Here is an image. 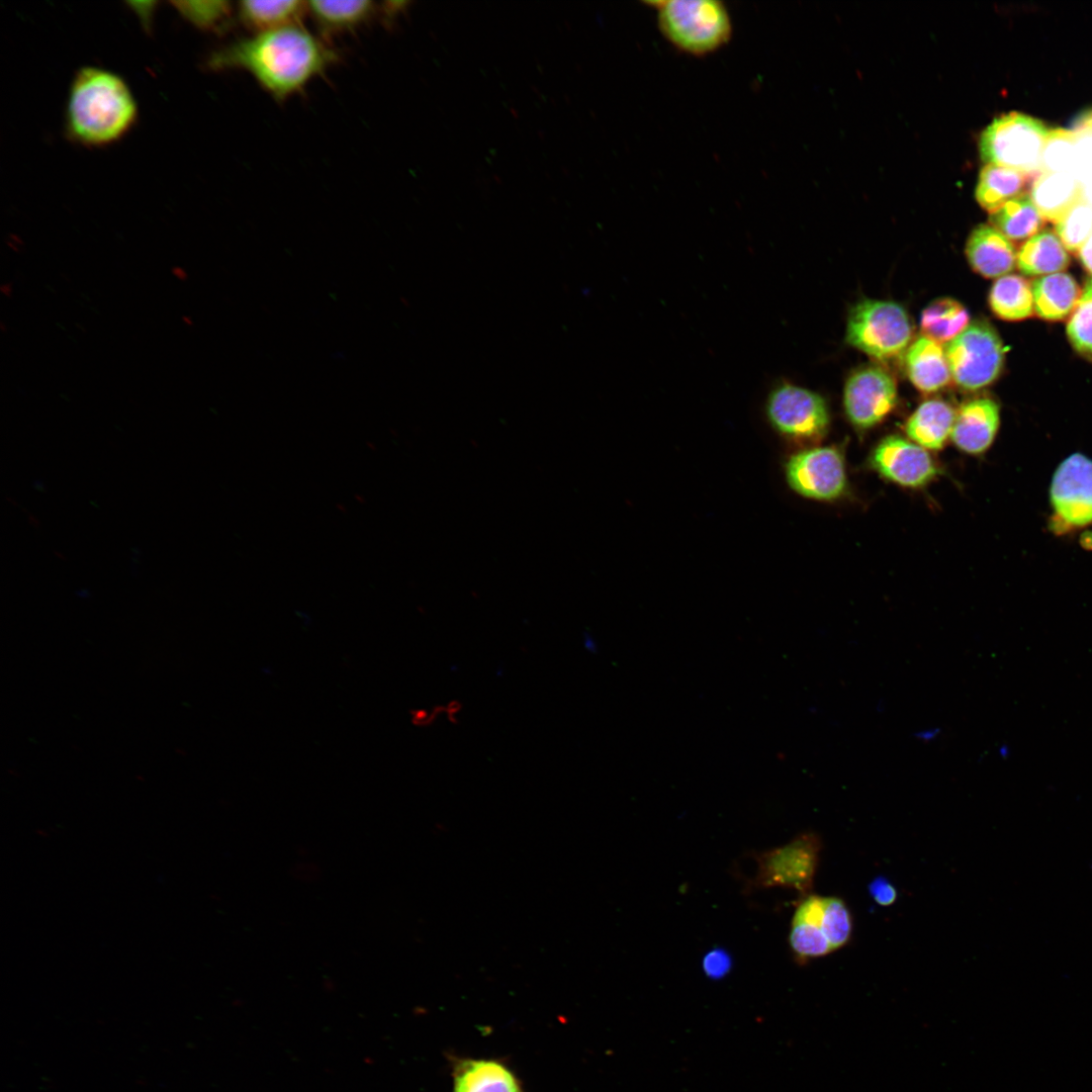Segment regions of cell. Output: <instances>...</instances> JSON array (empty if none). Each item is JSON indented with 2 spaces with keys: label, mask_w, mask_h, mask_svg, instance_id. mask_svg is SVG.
I'll use <instances>...</instances> for the list:
<instances>
[{
  "label": "cell",
  "mask_w": 1092,
  "mask_h": 1092,
  "mask_svg": "<svg viewBox=\"0 0 1092 1092\" xmlns=\"http://www.w3.org/2000/svg\"><path fill=\"white\" fill-rule=\"evenodd\" d=\"M338 61L337 53L321 35L302 24L256 32L211 53V71L249 73L276 101L300 93Z\"/></svg>",
  "instance_id": "1"
},
{
  "label": "cell",
  "mask_w": 1092,
  "mask_h": 1092,
  "mask_svg": "<svg viewBox=\"0 0 1092 1092\" xmlns=\"http://www.w3.org/2000/svg\"><path fill=\"white\" fill-rule=\"evenodd\" d=\"M138 117L135 99L117 74L83 67L74 76L66 107V130L75 143L103 147L123 138Z\"/></svg>",
  "instance_id": "2"
},
{
  "label": "cell",
  "mask_w": 1092,
  "mask_h": 1092,
  "mask_svg": "<svg viewBox=\"0 0 1092 1092\" xmlns=\"http://www.w3.org/2000/svg\"><path fill=\"white\" fill-rule=\"evenodd\" d=\"M663 36L676 49L705 56L731 37L732 21L725 4L717 0H668L653 2Z\"/></svg>",
  "instance_id": "3"
},
{
  "label": "cell",
  "mask_w": 1092,
  "mask_h": 1092,
  "mask_svg": "<svg viewBox=\"0 0 1092 1092\" xmlns=\"http://www.w3.org/2000/svg\"><path fill=\"white\" fill-rule=\"evenodd\" d=\"M1049 128L1038 119L1020 112L996 117L981 133L979 150L986 164L1035 174L1050 139Z\"/></svg>",
  "instance_id": "4"
},
{
  "label": "cell",
  "mask_w": 1092,
  "mask_h": 1092,
  "mask_svg": "<svg viewBox=\"0 0 1092 1092\" xmlns=\"http://www.w3.org/2000/svg\"><path fill=\"white\" fill-rule=\"evenodd\" d=\"M764 412L776 433L796 445H815L829 430L830 416L824 398L787 381L779 382L770 389Z\"/></svg>",
  "instance_id": "5"
},
{
  "label": "cell",
  "mask_w": 1092,
  "mask_h": 1092,
  "mask_svg": "<svg viewBox=\"0 0 1092 1092\" xmlns=\"http://www.w3.org/2000/svg\"><path fill=\"white\" fill-rule=\"evenodd\" d=\"M911 336L908 314L896 302L862 300L850 310L846 341L871 357L889 360L899 356Z\"/></svg>",
  "instance_id": "6"
},
{
  "label": "cell",
  "mask_w": 1092,
  "mask_h": 1092,
  "mask_svg": "<svg viewBox=\"0 0 1092 1092\" xmlns=\"http://www.w3.org/2000/svg\"><path fill=\"white\" fill-rule=\"evenodd\" d=\"M945 354L951 378L962 388L978 390L991 384L1004 363L1002 341L987 322L976 321L947 343Z\"/></svg>",
  "instance_id": "7"
},
{
  "label": "cell",
  "mask_w": 1092,
  "mask_h": 1092,
  "mask_svg": "<svg viewBox=\"0 0 1092 1092\" xmlns=\"http://www.w3.org/2000/svg\"><path fill=\"white\" fill-rule=\"evenodd\" d=\"M1052 529L1074 532L1092 525V459L1073 453L1056 468L1050 485Z\"/></svg>",
  "instance_id": "8"
},
{
  "label": "cell",
  "mask_w": 1092,
  "mask_h": 1092,
  "mask_svg": "<svg viewBox=\"0 0 1092 1092\" xmlns=\"http://www.w3.org/2000/svg\"><path fill=\"white\" fill-rule=\"evenodd\" d=\"M784 470L790 488L808 499L833 502L847 490L845 460L835 446L805 447L786 460Z\"/></svg>",
  "instance_id": "9"
},
{
  "label": "cell",
  "mask_w": 1092,
  "mask_h": 1092,
  "mask_svg": "<svg viewBox=\"0 0 1092 1092\" xmlns=\"http://www.w3.org/2000/svg\"><path fill=\"white\" fill-rule=\"evenodd\" d=\"M897 385L880 367H866L850 375L843 391V406L850 424L859 431L870 430L894 410Z\"/></svg>",
  "instance_id": "10"
},
{
  "label": "cell",
  "mask_w": 1092,
  "mask_h": 1092,
  "mask_svg": "<svg viewBox=\"0 0 1092 1092\" xmlns=\"http://www.w3.org/2000/svg\"><path fill=\"white\" fill-rule=\"evenodd\" d=\"M871 467L886 480L906 488H922L939 473L929 451L899 435L880 440L870 455Z\"/></svg>",
  "instance_id": "11"
},
{
  "label": "cell",
  "mask_w": 1092,
  "mask_h": 1092,
  "mask_svg": "<svg viewBox=\"0 0 1092 1092\" xmlns=\"http://www.w3.org/2000/svg\"><path fill=\"white\" fill-rule=\"evenodd\" d=\"M819 849L820 842L816 835L799 836L763 857L761 881L766 885H783L807 891L813 881Z\"/></svg>",
  "instance_id": "12"
},
{
  "label": "cell",
  "mask_w": 1092,
  "mask_h": 1092,
  "mask_svg": "<svg viewBox=\"0 0 1092 1092\" xmlns=\"http://www.w3.org/2000/svg\"><path fill=\"white\" fill-rule=\"evenodd\" d=\"M1000 427V407L989 397L964 402L956 413L950 439L969 455H981L993 445Z\"/></svg>",
  "instance_id": "13"
},
{
  "label": "cell",
  "mask_w": 1092,
  "mask_h": 1092,
  "mask_svg": "<svg viewBox=\"0 0 1092 1092\" xmlns=\"http://www.w3.org/2000/svg\"><path fill=\"white\" fill-rule=\"evenodd\" d=\"M385 16L384 5L369 0H313L307 2V15L321 36L330 37L354 31L379 14Z\"/></svg>",
  "instance_id": "14"
},
{
  "label": "cell",
  "mask_w": 1092,
  "mask_h": 1092,
  "mask_svg": "<svg viewBox=\"0 0 1092 1092\" xmlns=\"http://www.w3.org/2000/svg\"><path fill=\"white\" fill-rule=\"evenodd\" d=\"M1016 254L1011 241L989 224L974 229L966 246L971 267L987 278L1007 275L1016 264Z\"/></svg>",
  "instance_id": "15"
},
{
  "label": "cell",
  "mask_w": 1092,
  "mask_h": 1092,
  "mask_svg": "<svg viewBox=\"0 0 1092 1092\" xmlns=\"http://www.w3.org/2000/svg\"><path fill=\"white\" fill-rule=\"evenodd\" d=\"M907 375L921 392L931 393L943 388L951 374L945 350L941 344L924 336L908 348L905 358Z\"/></svg>",
  "instance_id": "16"
},
{
  "label": "cell",
  "mask_w": 1092,
  "mask_h": 1092,
  "mask_svg": "<svg viewBox=\"0 0 1092 1092\" xmlns=\"http://www.w3.org/2000/svg\"><path fill=\"white\" fill-rule=\"evenodd\" d=\"M956 413L943 400L923 401L906 421L905 433L908 439L928 451L940 450L950 438Z\"/></svg>",
  "instance_id": "17"
},
{
  "label": "cell",
  "mask_w": 1092,
  "mask_h": 1092,
  "mask_svg": "<svg viewBox=\"0 0 1092 1092\" xmlns=\"http://www.w3.org/2000/svg\"><path fill=\"white\" fill-rule=\"evenodd\" d=\"M237 15L252 33L301 24L307 15V1L247 0L238 3Z\"/></svg>",
  "instance_id": "18"
},
{
  "label": "cell",
  "mask_w": 1092,
  "mask_h": 1092,
  "mask_svg": "<svg viewBox=\"0 0 1092 1092\" xmlns=\"http://www.w3.org/2000/svg\"><path fill=\"white\" fill-rule=\"evenodd\" d=\"M1031 290L1034 312L1050 322L1062 321L1071 314L1081 295L1077 281L1065 272L1033 280Z\"/></svg>",
  "instance_id": "19"
},
{
  "label": "cell",
  "mask_w": 1092,
  "mask_h": 1092,
  "mask_svg": "<svg viewBox=\"0 0 1092 1092\" xmlns=\"http://www.w3.org/2000/svg\"><path fill=\"white\" fill-rule=\"evenodd\" d=\"M453 1092H524L518 1079L494 1060H463L454 1071Z\"/></svg>",
  "instance_id": "20"
},
{
  "label": "cell",
  "mask_w": 1092,
  "mask_h": 1092,
  "mask_svg": "<svg viewBox=\"0 0 1092 1092\" xmlns=\"http://www.w3.org/2000/svg\"><path fill=\"white\" fill-rule=\"evenodd\" d=\"M822 897H807L797 908L790 932V944L794 953L807 960L826 956L832 951L823 932Z\"/></svg>",
  "instance_id": "21"
},
{
  "label": "cell",
  "mask_w": 1092,
  "mask_h": 1092,
  "mask_svg": "<svg viewBox=\"0 0 1092 1092\" xmlns=\"http://www.w3.org/2000/svg\"><path fill=\"white\" fill-rule=\"evenodd\" d=\"M1070 263L1066 248L1056 234L1041 231L1029 238L1016 254V265L1024 275L1062 272Z\"/></svg>",
  "instance_id": "22"
},
{
  "label": "cell",
  "mask_w": 1092,
  "mask_h": 1092,
  "mask_svg": "<svg viewBox=\"0 0 1092 1092\" xmlns=\"http://www.w3.org/2000/svg\"><path fill=\"white\" fill-rule=\"evenodd\" d=\"M1035 174L986 164L979 175L975 195L978 203L991 213L1008 200L1025 193L1023 190Z\"/></svg>",
  "instance_id": "23"
},
{
  "label": "cell",
  "mask_w": 1092,
  "mask_h": 1092,
  "mask_svg": "<svg viewBox=\"0 0 1092 1092\" xmlns=\"http://www.w3.org/2000/svg\"><path fill=\"white\" fill-rule=\"evenodd\" d=\"M989 305L1001 320L1015 322L1027 318L1034 310L1031 284L1016 274L999 277L990 289Z\"/></svg>",
  "instance_id": "24"
},
{
  "label": "cell",
  "mask_w": 1092,
  "mask_h": 1092,
  "mask_svg": "<svg viewBox=\"0 0 1092 1092\" xmlns=\"http://www.w3.org/2000/svg\"><path fill=\"white\" fill-rule=\"evenodd\" d=\"M992 226L1009 240H1023L1039 233L1044 218L1027 193L1004 203L990 214Z\"/></svg>",
  "instance_id": "25"
},
{
  "label": "cell",
  "mask_w": 1092,
  "mask_h": 1092,
  "mask_svg": "<svg viewBox=\"0 0 1092 1092\" xmlns=\"http://www.w3.org/2000/svg\"><path fill=\"white\" fill-rule=\"evenodd\" d=\"M1082 197L1076 180L1060 173L1037 177L1031 191V199L1042 217L1055 222Z\"/></svg>",
  "instance_id": "26"
},
{
  "label": "cell",
  "mask_w": 1092,
  "mask_h": 1092,
  "mask_svg": "<svg viewBox=\"0 0 1092 1092\" xmlns=\"http://www.w3.org/2000/svg\"><path fill=\"white\" fill-rule=\"evenodd\" d=\"M970 325L967 308L958 300L944 297L930 302L921 313L923 336L938 344L948 343Z\"/></svg>",
  "instance_id": "27"
},
{
  "label": "cell",
  "mask_w": 1092,
  "mask_h": 1092,
  "mask_svg": "<svg viewBox=\"0 0 1092 1092\" xmlns=\"http://www.w3.org/2000/svg\"><path fill=\"white\" fill-rule=\"evenodd\" d=\"M1055 230L1066 250L1078 253L1092 234V204L1080 198L1056 221Z\"/></svg>",
  "instance_id": "28"
},
{
  "label": "cell",
  "mask_w": 1092,
  "mask_h": 1092,
  "mask_svg": "<svg viewBox=\"0 0 1092 1092\" xmlns=\"http://www.w3.org/2000/svg\"><path fill=\"white\" fill-rule=\"evenodd\" d=\"M1067 335L1073 348L1092 360V276L1086 279L1080 298L1070 316Z\"/></svg>",
  "instance_id": "29"
},
{
  "label": "cell",
  "mask_w": 1092,
  "mask_h": 1092,
  "mask_svg": "<svg viewBox=\"0 0 1092 1092\" xmlns=\"http://www.w3.org/2000/svg\"><path fill=\"white\" fill-rule=\"evenodd\" d=\"M174 5L193 25L213 32L224 30L235 11L228 1L174 2Z\"/></svg>",
  "instance_id": "30"
},
{
  "label": "cell",
  "mask_w": 1092,
  "mask_h": 1092,
  "mask_svg": "<svg viewBox=\"0 0 1092 1092\" xmlns=\"http://www.w3.org/2000/svg\"><path fill=\"white\" fill-rule=\"evenodd\" d=\"M822 929L832 951L845 945L852 932L850 912L838 897H822Z\"/></svg>",
  "instance_id": "31"
},
{
  "label": "cell",
  "mask_w": 1092,
  "mask_h": 1092,
  "mask_svg": "<svg viewBox=\"0 0 1092 1092\" xmlns=\"http://www.w3.org/2000/svg\"><path fill=\"white\" fill-rule=\"evenodd\" d=\"M730 966V957L721 948L711 950L703 961L704 971L711 978L723 977L729 971Z\"/></svg>",
  "instance_id": "32"
},
{
  "label": "cell",
  "mask_w": 1092,
  "mask_h": 1092,
  "mask_svg": "<svg viewBox=\"0 0 1092 1092\" xmlns=\"http://www.w3.org/2000/svg\"><path fill=\"white\" fill-rule=\"evenodd\" d=\"M873 899L881 906H890L897 899V890L886 878L880 876L869 885Z\"/></svg>",
  "instance_id": "33"
},
{
  "label": "cell",
  "mask_w": 1092,
  "mask_h": 1092,
  "mask_svg": "<svg viewBox=\"0 0 1092 1092\" xmlns=\"http://www.w3.org/2000/svg\"><path fill=\"white\" fill-rule=\"evenodd\" d=\"M1077 254H1078V258H1079L1081 264L1083 265V267L1092 276V234L1088 238V240L1085 242V244L1081 247V249L1079 250V252Z\"/></svg>",
  "instance_id": "34"
},
{
  "label": "cell",
  "mask_w": 1092,
  "mask_h": 1092,
  "mask_svg": "<svg viewBox=\"0 0 1092 1092\" xmlns=\"http://www.w3.org/2000/svg\"><path fill=\"white\" fill-rule=\"evenodd\" d=\"M1076 127L1092 132V109L1085 112L1077 119Z\"/></svg>",
  "instance_id": "35"
},
{
  "label": "cell",
  "mask_w": 1092,
  "mask_h": 1092,
  "mask_svg": "<svg viewBox=\"0 0 1092 1092\" xmlns=\"http://www.w3.org/2000/svg\"><path fill=\"white\" fill-rule=\"evenodd\" d=\"M7 245L14 252H21L23 250L22 241L17 237H9V239L7 240Z\"/></svg>",
  "instance_id": "36"
},
{
  "label": "cell",
  "mask_w": 1092,
  "mask_h": 1092,
  "mask_svg": "<svg viewBox=\"0 0 1092 1092\" xmlns=\"http://www.w3.org/2000/svg\"><path fill=\"white\" fill-rule=\"evenodd\" d=\"M171 272L178 280L185 281L187 279V273L182 267L175 266Z\"/></svg>",
  "instance_id": "37"
},
{
  "label": "cell",
  "mask_w": 1092,
  "mask_h": 1092,
  "mask_svg": "<svg viewBox=\"0 0 1092 1092\" xmlns=\"http://www.w3.org/2000/svg\"><path fill=\"white\" fill-rule=\"evenodd\" d=\"M1 293L9 297L11 295L12 287L10 283L2 284L0 287Z\"/></svg>",
  "instance_id": "38"
},
{
  "label": "cell",
  "mask_w": 1092,
  "mask_h": 1092,
  "mask_svg": "<svg viewBox=\"0 0 1092 1092\" xmlns=\"http://www.w3.org/2000/svg\"><path fill=\"white\" fill-rule=\"evenodd\" d=\"M182 318H183L184 323L187 324L188 326L192 325V322L190 321V318L188 316L184 315Z\"/></svg>",
  "instance_id": "39"
}]
</instances>
